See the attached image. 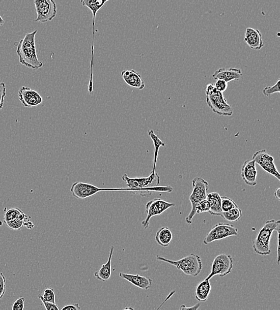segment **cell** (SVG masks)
<instances>
[{"instance_id": "obj_24", "label": "cell", "mask_w": 280, "mask_h": 310, "mask_svg": "<svg viewBox=\"0 0 280 310\" xmlns=\"http://www.w3.org/2000/svg\"><path fill=\"white\" fill-rule=\"evenodd\" d=\"M27 216L22 210L18 208H11L5 211L4 215V222L6 223L13 221L14 220L20 219L22 220H29Z\"/></svg>"}, {"instance_id": "obj_39", "label": "cell", "mask_w": 280, "mask_h": 310, "mask_svg": "<svg viewBox=\"0 0 280 310\" xmlns=\"http://www.w3.org/2000/svg\"><path fill=\"white\" fill-rule=\"evenodd\" d=\"M175 293L176 292L175 291H172L170 293H169V294L167 296V297L165 298L163 302H162L161 305H160V306H159L157 309H155V310H160V309L162 307V305H164L165 303L167 302L169 299H170L173 297V296L175 294Z\"/></svg>"}, {"instance_id": "obj_18", "label": "cell", "mask_w": 280, "mask_h": 310, "mask_svg": "<svg viewBox=\"0 0 280 310\" xmlns=\"http://www.w3.org/2000/svg\"><path fill=\"white\" fill-rule=\"evenodd\" d=\"M121 75L126 83L130 87L139 89H143L145 88V82L143 79L136 71L133 70H124L121 73Z\"/></svg>"}, {"instance_id": "obj_30", "label": "cell", "mask_w": 280, "mask_h": 310, "mask_svg": "<svg viewBox=\"0 0 280 310\" xmlns=\"http://www.w3.org/2000/svg\"><path fill=\"white\" fill-rule=\"evenodd\" d=\"M210 205L207 199L203 200L200 202L196 206V213H202L203 212H209Z\"/></svg>"}, {"instance_id": "obj_23", "label": "cell", "mask_w": 280, "mask_h": 310, "mask_svg": "<svg viewBox=\"0 0 280 310\" xmlns=\"http://www.w3.org/2000/svg\"><path fill=\"white\" fill-rule=\"evenodd\" d=\"M148 133L152 140H153L154 146V165L152 173H155V169H156L159 149H160L161 147H165V144L164 142H162L160 138L154 133L153 130H148Z\"/></svg>"}, {"instance_id": "obj_7", "label": "cell", "mask_w": 280, "mask_h": 310, "mask_svg": "<svg viewBox=\"0 0 280 310\" xmlns=\"http://www.w3.org/2000/svg\"><path fill=\"white\" fill-rule=\"evenodd\" d=\"M234 266V260L230 255L220 254L213 260L212 265V270L206 278L210 281L211 278L218 275L220 277H226L232 271Z\"/></svg>"}, {"instance_id": "obj_1", "label": "cell", "mask_w": 280, "mask_h": 310, "mask_svg": "<svg viewBox=\"0 0 280 310\" xmlns=\"http://www.w3.org/2000/svg\"><path fill=\"white\" fill-rule=\"evenodd\" d=\"M123 180L126 182L128 188L132 190L133 194L147 197L150 196L153 192H172L174 189L170 185L158 186L160 184V178L156 173H152L149 176L145 178H130L124 174Z\"/></svg>"}, {"instance_id": "obj_27", "label": "cell", "mask_w": 280, "mask_h": 310, "mask_svg": "<svg viewBox=\"0 0 280 310\" xmlns=\"http://www.w3.org/2000/svg\"><path fill=\"white\" fill-rule=\"evenodd\" d=\"M279 81L280 80L279 79L274 85L269 86V87L264 88L263 89V94L268 97V96L274 94V93H279Z\"/></svg>"}, {"instance_id": "obj_14", "label": "cell", "mask_w": 280, "mask_h": 310, "mask_svg": "<svg viewBox=\"0 0 280 310\" xmlns=\"http://www.w3.org/2000/svg\"><path fill=\"white\" fill-rule=\"evenodd\" d=\"M241 177L245 183L250 186L257 184V168L253 160L245 161L241 168Z\"/></svg>"}, {"instance_id": "obj_11", "label": "cell", "mask_w": 280, "mask_h": 310, "mask_svg": "<svg viewBox=\"0 0 280 310\" xmlns=\"http://www.w3.org/2000/svg\"><path fill=\"white\" fill-rule=\"evenodd\" d=\"M174 203L168 202L160 198H155L148 202L146 205V219L142 222V226L145 229L150 226V221L152 217L160 215L167 210L175 206Z\"/></svg>"}, {"instance_id": "obj_43", "label": "cell", "mask_w": 280, "mask_h": 310, "mask_svg": "<svg viewBox=\"0 0 280 310\" xmlns=\"http://www.w3.org/2000/svg\"><path fill=\"white\" fill-rule=\"evenodd\" d=\"M123 310H135L133 307H126L124 308Z\"/></svg>"}, {"instance_id": "obj_35", "label": "cell", "mask_w": 280, "mask_h": 310, "mask_svg": "<svg viewBox=\"0 0 280 310\" xmlns=\"http://www.w3.org/2000/svg\"><path fill=\"white\" fill-rule=\"evenodd\" d=\"M214 86H215L217 91L222 93L226 91L228 88L227 82L223 80H216V83Z\"/></svg>"}, {"instance_id": "obj_3", "label": "cell", "mask_w": 280, "mask_h": 310, "mask_svg": "<svg viewBox=\"0 0 280 310\" xmlns=\"http://www.w3.org/2000/svg\"><path fill=\"white\" fill-rule=\"evenodd\" d=\"M205 92L207 104L214 113L220 116L233 115V108L228 104L223 93L217 91L213 84L207 85Z\"/></svg>"}, {"instance_id": "obj_38", "label": "cell", "mask_w": 280, "mask_h": 310, "mask_svg": "<svg viewBox=\"0 0 280 310\" xmlns=\"http://www.w3.org/2000/svg\"><path fill=\"white\" fill-rule=\"evenodd\" d=\"M275 231H276L277 232V250H276V252H277V264L279 265V232H280V224L276 227V228Z\"/></svg>"}, {"instance_id": "obj_9", "label": "cell", "mask_w": 280, "mask_h": 310, "mask_svg": "<svg viewBox=\"0 0 280 310\" xmlns=\"http://www.w3.org/2000/svg\"><path fill=\"white\" fill-rule=\"evenodd\" d=\"M37 18L36 22L46 23L51 21L57 15V6L53 0H35Z\"/></svg>"}, {"instance_id": "obj_29", "label": "cell", "mask_w": 280, "mask_h": 310, "mask_svg": "<svg viewBox=\"0 0 280 310\" xmlns=\"http://www.w3.org/2000/svg\"><path fill=\"white\" fill-rule=\"evenodd\" d=\"M26 220H22L20 219H16L13 221L6 223L7 226L12 230H20L25 225V222Z\"/></svg>"}, {"instance_id": "obj_42", "label": "cell", "mask_w": 280, "mask_h": 310, "mask_svg": "<svg viewBox=\"0 0 280 310\" xmlns=\"http://www.w3.org/2000/svg\"><path fill=\"white\" fill-rule=\"evenodd\" d=\"M5 20L3 19L1 15H0V27L5 25Z\"/></svg>"}, {"instance_id": "obj_8", "label": "cell", "mask_w": 280, "mask_h": 310, "mask_svg": "<svg viewBox=\"0 0 280 310\" xmlns=\"http://www.w3.org/2000/svg\"><path fill=\"white\" fill-rule=\"evenodd\" d=\"M237 235L238 229L234 225L229 223H220L212 227L204 239L203 243L208 244L215 241Z\"/></svg>"}, {"instance_id": "obj_2", "label": "cell", "mask_w": 280, "mask_h": 310, "mask_svg": "<svg viewBox=\"0 0 280 310\" xmlns=\"http://www.w3.org/2000/svg\"><path fill=\"white\" fill-rule=\"evenodd\" d=\"M37 33V30L27 33L19 41L16 50L20 63L33 70H39L43 67V62L39 60L37 54L35 43Z\"/></svg>"}, {"instance_id": "obj_33", "label": "cell", "mask_w": 280, "mask_h": 310, "mask_svg": "<svg viewBox=\"0 0 280 310\" xmlns=\"http://www.w3.org/2000/svg\"><path fill=\"white\" fill-rule=\"evenodd\" d=\"M6 289V280L5 275L0 273V300L4 297Z\"/></svg>"}, {"instance_id": "obj_19", "label": "cell", "mask_w": 280, "mask_h": 310, "mask_svg": "<svg viewBox=\"0 0 280 310\" xmlns=\"http://www.w3.org/2000/svg\"><path fill=\"white\" fill-rule=\"evenodd\" d=\"M114 247H110L108 260L106 263L103 264L101 268L94 273L95 277L98 281L105 282L108 281L111 275V259L113 255Z\"/></svg>"}, {"instance_id": "obj_12", "label": "cell", "mask_w": 280, "mask_h": 310, "mask_svg": "<svg viewBox=\"0 0 280 310\" xmlns=\"http://www.w3.org/2000/svg\"><path fill=\"white\" fill-rule=\"evenodd\" d=\"M258 164L263 170L273 175L280 181V174L274 163V158L267 153L265 149L258 150L253 154L252 159Z\"/></svg>"}, {"instance_id": "obj_6", "label": "cell", "mask_w": 280, "mask_h": 310, "mask_svg": "<svg viewBox=\"0 0 280 310\" xmlns=\"http://www.w3.org/2000/svg\"><path fill=\"white\" fill-rule=\"evenodd\" d=\"M192 192L189 196V201L191 202L192 208L185 221L188 225H191L193 217L196 214V206L203 200L207 199V191L209 189V183L205 179L197 177L193 179Z\"/></svg>"}, {"instance_id": "obj_36", "label": "cell", "mask_w": 280, "mask_h": 310, "mask_svg": "<svg viewBox=\"0 0 280 310\" xmlns=\"http://www.w3.org/2000/svg\"><path fill=\"white\" fill-rule=\"evenodd\" d=\"M200 305H201V304H200V303H197L195 305L188 307V306H186L185 305L182 304L180 306L179 310H198Z\"/></svg>"}, {"instance_id": "obj_16", "label": "cell", "mask_w": 280, "mask_h": 310, "mask_svg": "<svg viewBox=\"0 0 280 310\" xmlns=\"http://www.w3.org/2000/svg\"><path fill=\"white\" fill-rule=\"evenodd\" d=\"M244 41L252 50H260L264 46L260 31L251 27L245 29Z\"/></svg>"}, {"instance_id": "obj_31", "label": "cell", "mask_w": 280, "mask_h": 310, "mask_svg": "<svg viewBox=\"0 0 280 310\" xmlns=\"http://www.w3.org/2000/svg\"><path fill=\"white\" fill-rule=\"evenodd\" d=\"M25 298L24 297H19L17 299L12 305V310H23L25 307Z\"/></svg>"}, {"instance_id": "obj_5", "label": "cell", "mask_w": 280, "mask_h": 310, "mask_svg": "<svg viewBox=\"0 0 280 310\" xmlns=\"http://www.w3.org/2000/svg\"><path fill=\"white\" fill-rule=\"evenodd\" d=\"M157 260L170 264L179 270L182 271L185 275L193 277L199 275L203 268L201 258L198 255L193 253L177 261L169 260L159 256H157Z\"/></svg>"}, {"instance_id": "obj_13", "label": "cell", "mask_w": 280, "mask_h": 310, "mask_svg": "<svg viewBox=\"0 0 280 310\" xmlns=\"http://www.w3.org/2000/svg\"><path fill=\"white\" fill-rule=\"evenodd\" d=\"M19 99L23 106L33 108L42 103L43 100L39 92L30 87H22L18 91Z\"/></svg>"}, {"instance_id": "obj_20", "label": "cell", "mask_w": 280, "mask_h": 310, "mask_svg": "<svg viewBox=\"0 0 280 310\" xmlns=\"http://www.w3.org/2000/svg\"><path fill=\"white\" fill-rule=\"evenodd\" d=\"M209 201L210 208L209 213L214 216L222 215V211L221 208V196L219 193L212 192L207 194V199Z\"/></svg>"}, {"instance_id": "obj_26", "label": "cell", "mask_w": 280, "mask_h": 310, "mask_svg": "<svg viewBox=\"0 0 280 310\" xmlns=\"http://www.w3.org/2000/svg\"><path fill=\"white\" fill-rule=\"evenodd\" d=\"M237 207V205L232 199L227 196H221V208L222 212H227Z\"/></svg>"}, {"instance_id": "obj_34", "label": "cell", "mask_w": 280, "mask_h": 310, "mask_svg": "<svg viewBox=\"0 0 280 310\" xmlns=\"http://www.w3.org/2000/svg\"><path fill=\"white\" fill-rule=\"evenodd\" d=\"M39 298L41 299L44 308H46V310H60L56 303H50L44 301L42 295H39Z\"/></svg>"}, {"instance_id": "obj_21", "label": "cell", "mask_w": 280, "mask_h": 310, "mask_svg": "<svg viewBox=\"0 0 280 310\" xmlns=\"http://www.w3.org/2000/svg\"><path fill=\"white\" fill-rule=\"evenodd\" d=\"M212 287L210 281H203L200 283L195 289V298L200 302H205L208 299Z\"/></svg>"}, {"instance_id": "obj_15", "label": "cell", "mask_w": 280, "mask_h": 310, "mask_svg": "<svg viewBox=\"0 0 280 310\" xmlns=\"http://www.w3.org/2000/svg\"><path fill=\"white\" fill-rule=\"evenodd\" d=\"M243 76L242 71L238 68H220L214 72L212 77L216 80H223L228 83L239 80Z\"/></svg>"}, {"instance_id": "obj_41", "label": "cell", "mask_w": 280, "mask_h": 310, "mask_svg": "<svg viewBox=\"0 0 280 310\" xmlns=\"http://www.w3.org/2000/svg\"><path fill=\"white\" fill-rule=\"evenodd\" d=\"M279 191H280V189L278 188L277 189H276V190L275 191V192L274 193V195L275 196V198L276 199H277L278 201H280Z\"/></svg>"}, {"instance_id": "obj_28", "label": "cell", "mask_w": 280, "mask_h": 310, "mask_svg": "<svg viewBox=\"0 0 280 310\" xmlns=\"http://www.w3.org/2000/svg\"><path fill=\"white\" fill-rule=\"evenodd\" d=\"M42 297L44 301L55 303V294L53 288H47L43 292Z\"/></svg>"}, {"instance_id": "obj_10", "label": "cell", "mask_w": 280, "mask_h": 310, "mask_svg": "<svg viewBox=\"0 0 280 310\" xmlns=\"http://www.w3.org/2000/svg\"><path fill=\"white\" fill-rule=\"evenodd\" d=\"M108 0H82L81 3L82 6L86 7L91 10L93 14V38L92 46V57L91 65V75H90V81L89 84V92L91 93L93 91V56H94V40L95 30V18L97 13L104 6Z\"/></svg>"}, {"instance_id": "obj_4", "label": "cell", "mask_w": 280, "mask_h": 310, "mask_svg": "<svg viewBox=\"0 0 280 310\" xmlns=\"http://www.w3.org/2000/svg\"><path fill=\"white\" fill-rule=\"evenodd\" d=\"M280 224L279 220H269L259 231L254 241L253 248L256 254L262 256L271 254L270 242L273 232Z\"/></svg>"}, {"instance_id": "obj_22", "label": "cell", "mask_w": 280, "mask_h": 310, "mask_svg": "<svg viewBox=\"0 0 280 310\" xmlns=\"http://www.w3.org/2000/svg\"><path fill=\"white\" fill-rule=\"evenodd\" d=\"M173 239V234L167 227H161L158 230L155 239L159 245L167 247L171 244Z\"/></svg>"}, {"instance_id": "obj_25", "label": "cell", "mask_w": 280, "mask_h": 310, "mask_svg": "<svg viewBox=\"0 0 280 310\" xmlns=\"http://www.w3.org/2000/svg\"><path fill=\"white\" fill-rule=\"evenodd\" d=\"M243 215L242 210L237 207L233 209L230 210L227 212H222V215L225 220L230 222H237L239 221Z\"/></svg>"}, {"instance_id": "obj_40", "label": "cell", "mask_w": 280, "mask_h": 310, "mask_svg": "<svg viewBox=\"0 0 280 310\" xmlns=\"http://www.w3.org/2000/svg\"><path fill=\"white\" fill-rule=\"evenodd\" d=\"M24 226L26 227L27 228L31 230H32L34 227L33 223L31 222L29 220H26V221L25 222V225H24Z\"/></svg>"}, {"instance_id": "obj_17", "label": "cell", "mask_w": 280, "mask_h": 310, "mask_svg": "<svg viewBox=\"0 0 280 310\" xmlns=\"http://www.w3.org/2000/svg\"><path fill=\"white\" fill-rule=\"evenodd\" d=\"M119 276L140 289L148 290L153 287V281L150 277L142 276L139 274L124 273L120 272Z\"/></svg>"}, {"instance_id": "obj_37", "label": "cell", "mask_w": 280, "mask_h": 310, "mask_svg": "<svg viewBox=\"0 0 280 310\" xmlns=\"http://www.w3.org/2000/svg\"><path fill=\"white\" fill-rule=\"evenodd\" d=\"M61 310H81V308L77 303V304L66 305Z\"/></svg>"}, {"instance_id": "obj_32", "label": "cell", "mask_w": 280, "mask_h": 310, "mask_svg": "<svg viewBox=\"0 0 280 310\" xmlns=\"http://www.w3.org/2000/svg\"><path fill=\"white\" fill-rule=\"evenodd\" d=\"M6 96V87L4 82L0 83V111L4 106L5 99Z\"/></svg>"}]
</instances>
